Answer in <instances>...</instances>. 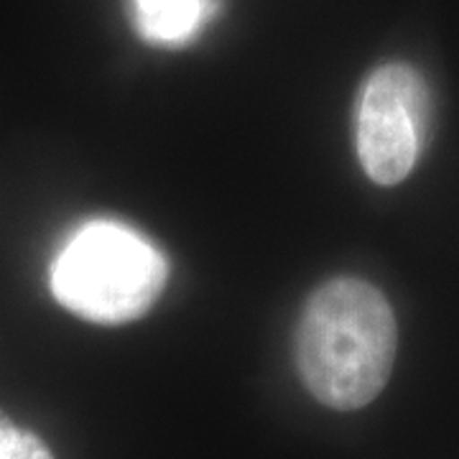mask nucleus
<instances>
[{
    "instance_id": "1",
    "label": "nucleus",
    "mask_w": 459,
    "mask_h": 459,
    "mask_svg": "<svg viewBox=\"0 0 459 459\" xmlns=\"http://www.w3.org/2000/svg\"><path fill=\"white\" fill-rule=\"evenodd\" d=\"M398 325L391 301L370 281L334 276L304 301L294 329L299 380L332 411L370 406L394 373Z\"/></svg>"
},
{
    "instance_id": "2",
    "label": "nucleus",
    "mask_w": 459,
    "mask_h": 459,
    "mask_svg": "<svg viewBox=\"0 0 459 459\" xmlns=\"http://www.w3.org/2000/svg\"><path fill=\"white\" fill-rule=\"evenodd\" d=\"M169 279L164 255L117 222H90L51 265V291L80 319L128 325L151 312Z\"/></svg>"
},
{
    "instance_id": "3",
    "label": "nucleus",
    "mask_w": 459,
    "mask_h": 459,
    "mask_svg": "<svg viewBox=\"0 0 459 459\" xmlns=\"http://www.w3.org/2000/svg\"><path fill=\"white\" fill-rule=\"evenodd\" d=\"M427 82L411 65L388 62L368 74L355 102V146L362 171L380 186L409 177L427 141Z\"/></svg>"
},
{
    "instance_id": "4",
    "label": "nucleus",
    "mask_w": 459,
    "mask_h": 459,
    "mask_svg": "<svg viewBox=\"0 0 459 459\" xmlns=\"http://www.w3.org/2000/svg\"><path fill=\"white\" fill-rule=\"evenodd\" d=\"M138 31L153 44H179L207 16V0H133Z\"/></svg>"
},
{
    "instance_id": "5",
    "label": "nucleus",
    "mask_w": 459,
    "mask_h": 459,
    "mask_svg": "<svg viewBox=\"0 0 459 459\" xmlns=\"http://www.w3.org/2000/svg\"><path fill=\"white\" fill-rule=\"evenodd\" d=\"M0 459H54L47 442L0 409Z\"/></svg>"
}]
</instances>
